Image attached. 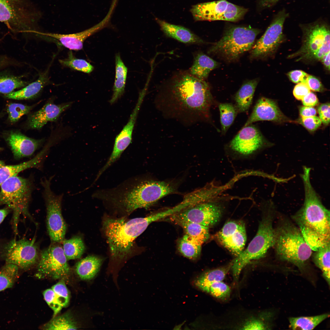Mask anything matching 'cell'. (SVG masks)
Masks as SVG:
<instances>
[{"instance_id":"cell-1","label":"cell","mask_w":330,"mask_h":330,"mask_svg":"<svg viewBox=\"0 0 330 330\" xmlns=\"http://www.w3.org/2000/svg\"><path fill=\"white\" fill-rule=\"evenodd\" d=\"M214 99L208 84L181 71L161 86L155 99L156 107L167 118L190 125L208 121Z\"/></svg>"},{"instance_id":"cell-2","label":"cell","mask_w":330,"mask_h":330,"mask_svg":"<svg viewBox=\"0 0 330 330\" xmlns=\"http://www.w3.org/2000/svg\"><path fill=\"white\" fill-rule=\"evenodd\" d=\"M174 190L168 182L135 176L112 188L98 190L92 196L130 214L138 208L150 207Z\"/></svg>"},{"instance_id":"cell-3","label":"cell","mask_w":330,"mask_h":330,"mask_svg":"<svg viewBox=\"0 0 330 330\" xmlns=\"http://www.w3.org/2000/svg\"><path fill=\"white\" fill-rule=\"evenodd\" d=\"M311 168L304 166L301 174L304 189L302 207L292 218L306 242L316 251L330 243V211L323 204L311 183Z\"/></svg>"},{"instance_id":"cell-4","label":"cell","mask_w":330,"mask_h":330,"mask_svg":"<svg viewBox=\"0 0 330 330\" xmlns=\"http://www.w3.org/2000/svg\"><path fill=\"white\" fill-rule=\"evenodd\" d=\"M166 210L144 218L127 220L125 218H107L103 221V227L110 248L113 265L107 271L112 278L118 277L119 266L126 259L131 251L134 241L142 233L151 223L168 217Z\"/></svg>"},{"instance_id":"cell-5","label":"cell","mask_w":330,"mask_h":330,"mask_svg":"<svg viewBox=\"0 0 330 330\" xmlns=\"http://www.w3.org/2000/svg\"><path fill=\"white\" fill-rule=\"evenodd\" d=\"M276 214L275 206L271 201L263 207L262 215L257 233L247 248L232 261L231 267L233 279L238 282L243 268L250 262L264 256L274 244L273 221Z\"/></svg>"},{"instance_id":"cell-6","label":"cell","mask_w":330,"mask_h":330,"mask_svg":"<svg viewBox=\"0 0 330 330\" xmlns=\"http://www.w3.org/2000/svg\"><path fill=\"white\" fill-rule=\"evenodd\" d=\"M273 246L280 260L301 269L311 256L312 250L299 228L287 220H283L274 229Z\"/></svg>"},{"instance_id":"cell-7","label":"cell","mask_w":330,"mask_h":330,"mask_svg":"<svg viewBox=\"0 0 330 330\" xmlns=\"http://www.w3.org/2000/svg\"><path fill=\"white\" fill-rule=\"evenodd\" d=\"M0 186V205H7L12 211L13 228L16 235L20 217L32 218L28 207L33 183L29 179L16 175L8 179Z\"/></svg>"},{"instance_id":"cell-8","label":"cell","mask_w":330,"mask_h":330,"mask_svg":"<svg viewBox=\"0 0 330 330\" xmlns=\"http://www.w3.org/2000/svg\"><path fill=\"white\" fill-rule=\"evenodd\" d=\"M300 27L302 32V46L288 58L297 57V61H321L330 52L329 25L320 18L312 23L301 24Z\"/></svg>"},{"instance_id":"cell-9","label":"cell","mask_w":330,"mask_h":330,"mask_svg":"<svg viewBox=\"0 0 330 330\" xmlns=\"http://www.w3.org/2000/svg\"><path fill=\"white\" fill-rule=\"evenodd\" d=\"M260 32L258 29L249 27H229L222 38L213 44L208 53L218 54L228 61H234L251 48Z\"/></svg>"},{"instance_id":"cell-10","label":"cell","mask_w":330,"mask_h":330,"mask_svg":"<svg viewBox=\"0 0 330 330\" xmlns=\"http://www.w3.org/2000/svg\"><path fill=\"white\" fill-rule=\"evenodd\" d=\"M51 177L41 181L43 187V196L46 209L48 232L52 243H62L64 239L67 226L61 211L63 194L57 195L50 188Z\"/></svg>"},{"instance_id":"cell-11","label":"cell","mask_w":330,"mask_h":330,"mask_svg":"<svg viewBox=\"0 0 330 330\" xmlns=\"http://www.w3.org/2000/svg\"><path fill=\"white\" fill-rule=\"evenodd\" d=\"M247 9L226 0L200 3L190 9L194 19L198 21L222 20L237 21L247 12Z\"/></svg>"},{"instance_id":"cell-12","label":"cell","mask_w":330,"mask_h":330,"mask_svg":"<svg viewBox=\"0 0 330 330\" xmlns=\"http://www.w3.org/2000/svg\"><path fill=\"white\" fill-rule=\"evenodd\" d=\"M40 252L34 238L14 239L6 243L2 248L0 254L6 263L17 266L19 268L27 270L39 260Z\"/></svg>"},{"instance_id":"cell-13","label":"cell","mask_w":330,"mask_h":330,"mask_svg":"<svg viewBox=\"0 0 330 330\" xmlns=\"http://www.w3.org/2000/svg\"><path fill=\"white\" fill-rule=\"evenodd\" d=\"M67 261L62 246L52 243L40 252L36 276L39 279H66L70 272Z\"/></svg>"},{"instance_id":"cell-14","label":"cell","mask_w":330,"mask_h":330,"mask_svg":"<svg viewBox=\"0 0 330 330\" xmlns=\"http://www.w3.org/2000/svg\"><path fill=\"white\" fill-rule=\"evenodd\" d=\"M289 15L283 9L275 15L264 34L253 47L251 58L266 57L275 53L284 39L283 25Z\"/></svg>"},{"instance_id":"cell-15","label":"cell","mask_w":330,"mask_h":330,"mask_svg":"<svg viewBox=\"0 0 330 330\" xmlns=\"http://www.w3.org/2000/svg\"><path fill=\"white\" fill-rule=\"evenodd\" d=\"M222 211V208L220 204L211 200L187 208L169 217L172 222L183 221L209 228L219 221Z\"/></svg>"},{"instance_id":"cell-16","label":"cell","mask_w":330,"mask_h":330,"mask_svg":"<svg viewBox=\"0 0 330 330\" xmlns=\"http://www.w3.org/2000/svg\"><path fill=\"white\" fill-rule=\"evenodd\" d=\"M37 14L30 10L19 9L6 0H0V22L14 33L31 32Z\"/></svg>"},{"instance_id":"cell-17","label":"cell","mask_w":330,"mask_h":330,"mask_svg":"<svg viewBox=\"0 0 330 330\" xmlns=\"http://www.w3.org/2000/svg\"><path fill=\"white\" fill-rule=\"evenodd\" d=\"M146 91V89L144 88L140 93L137 102L128 121L116 136L112 152L105 164L100 170L101 173H103L116 161L131 143L134 127Z\"/></svg>"},{"instance_id":"cell-18","label":"cell","mask_w":330,"mask_h":330,"mask_svg":"<svg viewBox=\"0 0 330 330\" xmlns=\"http://www.w3.org/2000/svg\"><path fill=\"white\" fill-rule=\"evenodd\" d=\"M266 143L258 129L251 124L244 127L230 141L229 146L237 153L247 156L262 148Z\"/></svg>"},{"instance_id":"cell-19","label":"cell","mask_w":330,"mask_h":330,"mask_svg":"<svg viewBox=\"0 0 330 330\" xmlns=\"http://www.w3.org/2000/svg\"><path fill=\"white\" fill-rule=\"evenodd\" d=\"M216 239L236 257L244 250L247 240L244 223L240 221L226 223L215 235Z\"/></svg>"},{"instance_id":"cell-20","label":"cell","mask_w":330,"mask_h":330,"mask_svg":"<svg viewBox=\"0 0 330 330\" xmlns=\"http://www.w3.org/2000/svg\"><path fill=\"white\" fill-rule=\"evenodd\" d=\"M4 138L16 159L31 156L44 141L28 137L17 130L8 132Z\"/></svg>"},{"instance_id":"cell-21","label":"cell","mask_w":330,"mask_h":330,"mask_svg":"<svg viewBox=\"0 0 330 330\" xmlns=\"http://www.w3.org/2000/svg\"><path fill=\"white\" fill-rule=\"evenodd\" d=\"M273 100L264 97L259 99L244 127L260 121L282 122L288 121Z\"/></svg>"},{"instance_id":"cell-22","label":"cell","mask_w":330,"mask_h":330,"mask_svg":"<svg viewBox=\"0 0 330 330\" xmlns=\"http://www.w3.org/2000/svg\"><path fill=\"white\" fill-rule=\"evenodd\" d=\"M108 20H104L94 26L79 32L68 34L43 33L35 31L34 33L57 39L64 47L71 50H79L83 48L84 41L90 36L105 27Z\"/></svg>"},{"instance_id":"cell-23","label":"cell","mask_w":330,"mask_h":330,"mask_svg":"<svg viewBox=\"0 0 330 330\" xmlns=\"http://www.w3.org/2000/svg\"><path fill=\"white\" fill-rule=\"evenodd\" d=\"M70 105L71 103L57 105L48 103L40 110L29 116L27 121V127L32 129L41 128L48 122L56 121Z\"/></svg>"},{"instance_id":"cell-24","label":"cell","mask_w":330,"mask_h":330,"mask_svg":"<svg viewBox=\"0 0 330 330\" xmlns=\"http://www.w3.org/2000/svg\"><path fill=\"white\" fill-rule=\"evenodd\" d=\"M156 22L164 34L181 42L189 44H203L205 42L189 29L183 26L169 23L160 19Z\"/></svg>"},{"instance_id":"cell-25","label":"cell","mask_w":330,"mask_h":330,"mask_svg":"<svg viewBox=\"0 0 330 330\" xmlns=\"http://www.w3.org/2000/svg\"><path fill=\"white\" fill-rule=\"evenodd\" d=\"M48 72L46 71L41 73L36 80L29 83L20 90L4 95L5 97L17 100H28L36 97L49 83Z\"/></svg>"},{"instance_id":"cell-26","label":"cell","mask_w":330,"mask_h":330,"mask_svg":"<svg viewBox=\"0 0 330 330\" xmlns=\"http://www.w3.org/2000/svg\"><path fill=\"white\" fill-rule=\"evenodd\" d=\"M46 149H44L31 159L15 165H5L0 167V186L9 178L17 175L20 172L31 168L40 169L45 157Z\"/></svg>"},{"instance_id":"cell-27","label":"cell","mask_w":330,"mask_h":330,"mask_svg":"<svg viewBox=\"0 0 330 330\" xmlns=\"http://www.w3.org/2000/svg\"><path fill=\"white\" fill-rule=\"evenodd\" d=\"M104 259L95 255H89L80 260L76 264L75 270L82 280L90 281L98 275Z\"/></svg>"},{"instance_id":"cell-28","label":"cell","mask_w":330,"mask_h":330,"mask_svg":"<svg viewBox=\"0 0 330 330\" xmlns=\"http://www.w3.org/2000/svg\"><path fill=\"white\" fill-rule=\"evenodd\" d=\"M219 63L202 52H199L194 57L193 64L188 70L196 78L205 80L210 72L218 67Z\"/></svg>"},{"instance_id":"cell-29","label":"cell","mask_w":330,"mask_h":330,"mask_svg":"<svg viewBox=\"0 0 330 330\" xmlns=\"http://www.w3.org/2000/svg\"><path fill=\"white\" fill-rule=\"evenodd\" d=\"M258 82L257 79L246 82L236 93L234 97L235 105L238 112H243L249 109Z\"/></svg>"},{"instance_id":"cell-30","label":"cell","mask_w":330,"mask_h":330,"mask_svg":"<svg viewBox=\"0 0 330 330\" xmlns=\"http://www.w3.org/2000/svg\"><path fill=\"white\" fill-rule=\"evenodd\" d=\"M127 70L119 54H117L115 56V76L113 94L109 101L111 104L117 101L124 92Z\"/></svg>"},{"instance_id":"cell-31","label":"cell","mask_w":330,"mask_h":330,"mask_svg":"<svg viewBox=\"0 0 330 330\" xmlns=\"http://www.w3.org/2000/svg\"><path fill=\"white\" fill-rule=\"evenodd\" d=\"M232 262L224 266L210 270L200 275L194 284L199 288L207 292L210 285L215 282L223 281L231 269Z\"/></svg>"},{"instance_id":"cell-32","label":"cell","mask_w":330,"mask_h":330,"mask_svg":"<svg viewBox=\"0 0 330 330\" xmlns=\"http://www.w3.org/2000/svg\"><path fill=\"white\" fill-rule=\"evenodd\" d=\"M180 226L185 234L202 245L209 237V227L198 224L180 220L173 221Z\"/></svg>"},{"instance_id":"cell-33","label":"cell","mask_w":330,"mask_h":330,"mask_svg":"<svg viewBox=\"0 0 330 330\" xmlns=\"http://www.w3.org/2000/svg\"><path fill=\"white\" fill-rule=\"evenodd\" d=\"M3 70L0 71V94L4 95L9 94L29 84L21 77Z\"/></svg>"},{"instance_id":"cell-34","label":"cell","mask_w":330,"mask_h":330,"mask_svg":"<svg viewBox=\"0 0 330 330\" xmlns=\"http://www.w3.org/2000/svg\"><path fill=\"white\" fill-rule=\"evenodd\" d=\"M329 316V314L326 313L313 316L290 317L289 327L293 330H312Z\"/></svg>"},{"instance_id":"cell-35","label":"cell","mask_w":330,"mask_h":330,"mask_svg":"<svg viewBox=\"0 0 330 330\" xmlns=\"http://www.w3.org/2000/svg\"><path fill=\"white\" fill-rule=\"evenodd\" d=\"M313 260L316 266L321 271L322 275L330 285V243L315 251Z\"/></svg>"},{"instance_id":"cell-36","label":"cell","mask_w":330,"mask_h":330,"mask_svg":"<svg viewBox=\"0 0 330 330\" xmlns=\"http://www.w3.org/2000/svg\"><path fill=\"white\" fill-rule=\"evenodd\" d=\"M62 243L63 250L68 260L80 258L86 249L84 242L79 236L64 239Z\"/></svg>"},{"instance_id":"cell-37","label":"cell","mask_w":330,"mask_h":330,"mask_svg":"<svg viewBox=\"0 0 330 330\" xmlns=\"http://www.w3.org/2000/svg\"><path fill=\"white\" fill-rule=\"evenodd\" d=\"M78 328L77 322L70 312L53 317L43 327L45 330H74Z\"/></svg>"},{"instance_id":"cell-38","label":"cell","mask_w":330,"mask_h":330,"mask_svg":"<svg viewBox=\"0 0 330 330\" xmlns=\"http://www.w3.org/2000/svg\"><path fill=\"white\" fill-rule=\"evenodd\" d=\"M202 245L186 234L179 240L178 250L184 257L195 259L200 255Z\"/></svg>"},{"instance_id":"cell-39","label":"cell","mask_w":330,"mask_h":330,"mask_svg":"<svg viewBox=\"0 0 330 330\" xmlns=\"http://www.w3.org/2000/svg\"><path fill=\"white\" fill-rule=\"evenodd\" d=\"M19 268L12 264L6 263L0 269V292L12 288L18 276Z\"/></svg>"},{"instance_id":"cell-40","label":"cell","mask_w":330,"mask_h":330,"mask_svg":"<svg viewBox=\"0 0 330 330\" xmlns=\"http://www.w3.org/2000/svg\"><path fill=\"white\" fill-rule=\"evenodd\" d=\"M222 134H224L233 122L237 110L235 105L230 103H222L218 105Z\"/></svg>"},{"instance_id":"cell-41","label":"cell","mask_w":330,"mask_h":330,"mask_svg":"<svg viewBox=\"0 0 330 330\" xmlns=\"http://www.w3.org/2000/svg\"><path fill=\"white\" fill-rule=\"evenodd\" d=\"M59 61L64 66L85 73H90L94 69L93 66L86 60L75 57L72 51L68 53L67 58L59 59Z\"/></svg>"},{"instance_id":"cell-42","label":"cell","mask_w":330,"mask_h":330,"mask_svg":"<svg viewBox=\"0 0 330 330\" xmlns=\"http://www.w3.org/2000/svg\"><path fill=\"white\" fill-rule=\"evenodd\" d=\"M33 107L18 103H10L7 107V111L10 122L14 123L24 115L28 114Z\"/></svg>"},{"instance_id":"cell-43","label":"cell","mask_w":330,"mask_h":330,"mask_svg":"<svg viewBox=\"0 0 330 330\" xmlns=\"http://www.w3.org/2000/svg\"><path fill=\"white\" fill-rule=\"evenodd\" d=\"M51 288L54 292L57 301L61 307L63 308L68 306L70 301V294L64 280L61 279Z\"/></svg>"},{"instance_id":"cell-44","label":"cell","mask_w":330,"mask_h":330,"mask_svg":"<svg viewBox=\"0 0 330 330\" xmlns=\"http://www.w3.org/2000/svg\"><path fill=\"white\" fill-rule=\"evenodd\" d=\"M206 292L216 298L224 300L229 297L231 289L229 286L223 281H217L211 284Z\"/></svg>"},{"instance_id":"cell-45","label":"cell","mask_w":330,"mask_h":330,"mask_svg":"<svg viewBox=\"0 0 330 330\" xmlns=\"http://www.w3.org/2000/svg\"><path fill=\"white\" fill-rule=\"evenodd\" d=\"M43 295L45 300L53 311V317H55L60 311L62 308L55 298L53 290L51 288L47 289L43 292Z\"/></svg>"},{"instance_id":"cell-46","label":"cell","mask_w":330,"mask_h":330,"mask_svg":"<svg viewBox=\"0 0 330 330\" xmlns=\"http://www.w3.org/2000/svg\"><path fill=\"white\" fill-rule=\"evenodd\" d=\"M299 122L310 131L316 130L322 123L320 118L315 116L306 117H301L299 120Z\"/></svg>"},{"instance_id":"cell-47","label":"cell","mask_w":330,"mask_h":330,"mask_svg":"<svg viewBox=\"0 0 330 330\" xmlns=\"http://www.w3.org/2000/svg\"><path fill=\"white\" fill-rule=\"evenodd\" d=\"M309 75L305 72L300 70L292 71L288 73L289 79L293 82L296 83H306Z\"/></svg>"},{"instance_id":"cell-48","label":"cell","mask_w":330,"mask_h":330,"mask_svg":"<svg viewBox=\"0 0 330 330\" xmlns=\"http://www.w3.org/2000/svg\"><path fill=\"white\" fill-rule=\"evenodd\" d=\"M242 329L244 330H264L266 329V326L261 320L256 318L251 319L246 321L242 326Z\"/></svg>"},{"instance_id":"cell-49","label":"cell","mask_w":330,"mask_h":330,"mask_svg":"<svg viewBox=\"0 0 330 330\" xmlns=\"http://www.w3.org/2000/svg\"><path fill=\"white\" fill-rule=\"evenodd\" d=\"M310 92V90L306 83H298L295 87L293 94L296 98L299 100L302 99Z\"/></svg>"},{"instance_id":"cell-50","label":"cell","mask_w":330,"mask_h":330,"mask_svg":"<svg viewBox=\"0 0 330 330\" xmlns=\"http://www.w3.org/2000/svg\"><path fill=\"white\" fill-rule=\"evenodd\" d=\"M317 111L321 122L324 125H328L330 122L329 103L321 105L318 107Z\"/></svg>"},{"instance_id":"cell-51","label":"cell","mask_w":330,"mask_h":330,"mask_svg":"<svg viewBox=\"0 0 330 330\" xmlns=\"http://www.w3.org/2000/svg\"><path fill=\"white\" fill-rule=\"evenodd\" d=\"M306 83L310 90L314 91L321 92L324 88L321 83L316 77L309 75Z\"/></svg>"},{"instance_id":"cell-52","label":"cell","mask_w":330,"mask_h":330,"mask_svg":"<svg viewBox=\"0 0 330 330\" xmlns=\"http://www.w3.org/2000/svg\"><path fill=\"white\" fill-rule=\"evenodd\" d=\"M304 106L313 107L318 103V99L316 95L310 92L301 100Z\"/></svg>"},{"instance_id":"cell-53","label":"cell","mask_w":330,"mask_h":330,"mask_svg":"<svg viewBox=\"0 0 330 330\" xmlns=\"http://www.w3.org/2000/svg\"><path fill=\"white\" fill-rule=\"evenodd\" d=\"M299 112L300 116L302 117L314 116L317 114L316 110L314 108L305 106L300 107Z\"/></svg>"},{"instance_id":"cell-54","label":"cell","mask_w":330,"mask_h":330,"mask_svg":"<svg viewBox=\"0 0 330 330\" xmlns=\"http://www.w3.org/2000/svg\"><path fill=\"white\" fill-rule=\"evenodd\" d=\"M15 7L21 10H30L27 7L26 0H6Z\"/></svg>"},{"instance_id":"cell-55","label":"cell","mask_w":330,"mask_h":330,"mask_svg":"<svg viewBox=\"0 0 330 330\" xmlns=\"http://www.w3.org/2000/svg\"><path fill=\"white\" fill-rule=\"evenodd\" d=\"M279 0H259L260 5L264 8H269L274 5Z\"/></svg>"},{"instance_id":"cell-56","label":"cell","mask_w":330,"mask_h":330,"mask_svg":"<svg viewBox=\"0 0 330 330\" xmlns=\"http://www.w3.org/2000/svg\"><path fill=\"white\" fill-rule=\"evenodd\" d=\"M321 61L326 68L328 71L330 70V52L324 55Z\"/></svg>"},{"instance_id":"cell-57","label":"cell","mask_w":330,"mask_h":330,"mask_svg":"<svg viewBox=\"0 0 330 330\" xmlns=\"http://www.w3.org/2000/svg\"><path fill=\"white\" fill-rule=\"evenodd\" d=\"M11 211V210L8 207L0 209V224Z\"/></svg>"},{"instance_id":"cell-58","label":"cell","mask_w":330,"mask_h":330,"mask_svg":"<svg viewBox=\"0 0 330 330\" xmlns=\"http://www.w3.org/2000/svg\"><path fill=\"white\" fill-rule=\"evenodd\" d=\"M5 165V164L2 161L0 160V167H2Z\"/></svg>"},{"instance_id":"cell-59","label":"cell","mask_w":330,"mask_h":330,"mask_svg":"<svg viewBox=\"0 0 330 330\" xmlns=\"http://www.w3.org/2000/svg\"></svg>"}]
</instances>
